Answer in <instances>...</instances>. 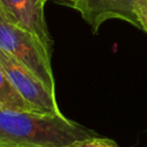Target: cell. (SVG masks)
Masks as SVG:
<instances>
[{
    "instance_id": "obj_1",
    "label": "cell",
    "mask_w": 147,
    "mask_h": 147,
    "mask_svg": "<svg viewBox=\"0 0 147 147\" xmlns=\"http://www.w3.org/2000/svg\"><path fill=\"white\" fill-rule=\"evenodd\" d=\"M96 134L56 114L0 108V145L9 147H65Z\"/></svg>"
},
{
    "instance_id": "obj_2",
    "label": "cell",
    "mask_w": 147,
    "mask_h": 147,
    "mask_svg": "<svg viewBox=\"0 0 147 147\" xmlns=\"http://www.w3.org/2000/svg\"><path fill=\"white\" fill-rule=\"evenodd\" d=\"M0 49L28 67L52 92H55V82L51 65V52L34 34L11 22L1 6Z\"/></svg>"
},
{
    "instance_id": "obj_3",
    "label": "cell",
    "mask_w": 147,
    "mask_h": 147,
    "mask_svg": "<svg viewBox=\"0 0 147 147\" xmlns=\"http://www.w3.org/2000/svg\"><path fill=\"white\" fill-rule=\"evenodd\" d=\"M0 67L17 92L37 111L62 114L56 103L55 92H52L28 67L2 49H0Z\"/></svg>"
},
{
    "instance_id": "obj_4",
    "label": "cell",
    "mask_w": 147,
    "mask_h": 147,
    "mask_svg": "<svg viewBox=\"0 0 147 147\" xmlns=\"http://www.w3.org/2000/svg\"><path fill=\"white\" fill-rule=\"evenodd\" d=\"M42 0H0L8 18L20 28L34 34L52 52V39L44 15Z\"/></svg>"
},
{
    "instance_id": "obj_5",
    "label": "cell",
    "mask_w": 147,
    "mask_h": 147,
    "mask_svg": "<svg viewBox=\"0 0 147 147\" xmlns=\"http://www.w3.org/2000/svg\"><path fill=\"white\" fill-rule=\"evenodd\" d=\"M134 2L136 0H76L71 7L80 13L92 32L96 33L100 25L110 18L126 21L140 29L134 13Z\"/></svg>"
},
{
    "instance_id": "obj_6",
    "label": "cell",
    "mask_w": 147,
    "mask_h": 147,
    "mask_svg": "<svg viewBox=\"0 0 147 147\" xmlns=\"http://www.w3.org/2000/svg\"><path fill=\"white\" fill-rule=\"evenodd\" d=\"M0 108L20 111H37L14 87L0 67Z\"/></svg>"
},
{
    "instance_id": "obj_7",
    "label": "cell",
    "mask_w": 147,
    "mask_h": 147,
    "mask_svg": "<svg viewBox=\"0 0 147 147\" xmlns=\"http://www.w3.org/2000/svg\"><path fill=\"white\" fill-rule=\"evenodd\" d=\"M65 147H117L116 142L108 138H101V137H91L86 139H80L77 141L71 142L70 145Z\"/></svg>"
},
{
    "instance_id": "obj_8",
    "label": "cell",
    "mask_w": 147,
    "mask_h": 147,
    "mask_svg": "<svg viewBox=\"0 0 147 147\" xmlns=\"http://www.w3.org/2000/svg\"><path fill=\"white\" fill-rule=\"evenodd\" d=\"M134 13L137 15L140 29L147 33V0H136Z\"/></svg>"
},
{
    "instance_id": "obj_9",
    "label": "cell",
    "mask_w": 147,
    "mask_h": 147,
    "mask_svg": "<svg viewBox=\"0 0 147 147\" xmlns=\"http://www.w3.org/2000/svg\"><path fill=\"white\" fill-rule=\"evenodd\" d=\"M44 2H46V1H49V0H42ZM52 1H59V2H65V3H68V5H72L76 0H52Z\"/></svg>"
},
{
    "instance_id": "obj_10",
    "label": "cell",
    "mask_w": 147,
    "mask_h": 147,
    "mask_svg": "<svg viewBox=\"0 0 147 147\" xmlns=\"http://www.w3.org/2000/svg\"><path fill=\"white\" fill-rule=\"evenodd\" d=\"M0 147H9V146H5V145H0Z\"/></svg>"
}]
</instances>
